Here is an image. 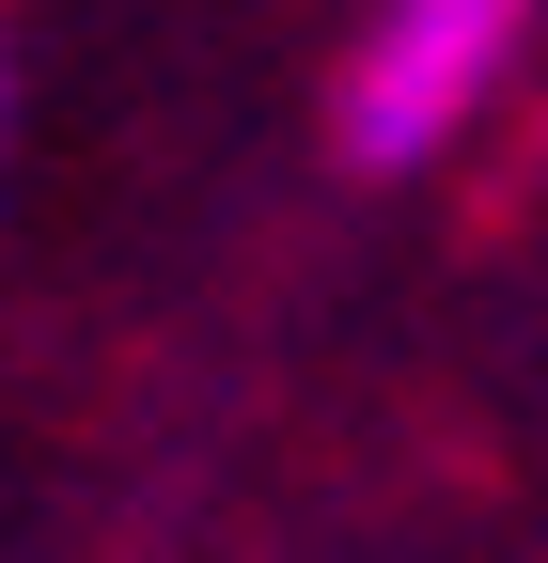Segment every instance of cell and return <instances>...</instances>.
Here are the masks:
<instances>
[{
  "label": "cell",
  "mask_w": 548,
  "mask_h": 563,
  "mask_svg": "<svg viewBox=\"0 0 548 563\" xmlns=\"http://www.w3.org/2000/svg\"><path fill=\"white\" fill-rule=\"evenodd\" d=\"M548 0H376L346 79H329V141H346V173H424L439 141L517 79Z\"/></svg>",
  "instance_id": "cell-1"
},
{
  "label": "cell",
  "mask_w": 548,
  "mask_h": 563,
  "mask_svg": "<svg viewBox=\"0 0 548 563\" xmlns=\"http://www.w3.org/2000/svg\"><path fill=\"white\" fill-rule=\"evenodd\" d=\"M0 141H17V47H0Z\"/></svg>",
  "instance_id": "cell-2"
}]
</instances>
